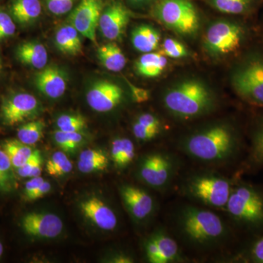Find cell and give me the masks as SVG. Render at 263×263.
Instances as JSON below:
<instances>
[{
	"label": "cell",
	"instance_id": "6da1fadb",
	"mask_svg": "<svg viewBox=\"0 0 263 263\" xmlns=\"http://www.w3.org/2000/svg\"><path fill=\"white\" fill-rule=\"evenodd\" d=\"M221 214L183 200L169 208L164 224L192 262H228L241 238Z\"/></svg>",
	"mask_w": 263,
	"mask_h": 263
},
{
	"label": "cell",
	"instance_id": "7a4b0ae2",
	"mask_svg": "<svg viewBox=\"0 0 263 263\" xmlns=\"http://www.w3.org/2000/svg\"><path fill=\"white\" fill-rule=\"evenodd\" d=\"M174 148L196 165L238 172L247 141L233 123L216 121L180 137Z\"/></svg>",
	"mask_w": 263,
	"mask_h": 263
},
{
	"label": "cell",
	"instance_id": "3957f363",
	"mask_svg": "<svg viewBox=\"0 0 263 263\" xmlns=\"http://www.w3.org/2000/svg\"><path fill=\"white\" fill-rule=\"evenodd\" d=\"M196 165L183 170L176 187L184 200L197 205L223 212L235 181L242 176L238 172Z\"/></svg>",
	"mask_w": 263,
	"mask_h": 263
},
{
	"label": "cell",
	"instance_id": "277c9868",
	"mask_svg": "<svg viewBox=\"0 0 263 263\" xmlns=\"http://www.w3.org/2000/svg\"><path fill=\"white\" fill-rule=\"evenodd\" d=\"M223 214L241 240L263 233V185L235 181Z\"/></svg>",
	"mask_w": 263,
	"mask_h": 263
},
{
	"label": "cell",
	"instance_id": "5b68a950",
	"mask_svg": "<svg viewBox=\"0 0 263 263\" xmlns=\"http://www.w3.org/2000/svg\"><path fill=\"white\" fill-rule=\"evenodd\" d=\"M162 105L175 119L191 121L212 113L217 105V100L206 85L187 80L167 90L162 98Z\"/></svg>",
	"mask_w": 263,
	"mask_h": 263
},
{
	"label": "cell",
	"instance_id": "8992f818",
	"mask_svg": "<svg viewBox=\"0 0 263 263\" xmlns=\"http://www.w3.org/2000/svg\"><path fill=\"white\" fill-rule=\"evenodd\" d=\"M184 158L174 148H160L143 156L138 176L147 186L166 194L176 183L183 170Z\"/></svg>",
	"mask_w": 263,
	"mask_h": 263
},
{
	"label": "cell",
	"instance_id": "52a82bcc",
	"mask_svg": "<svg viewBox=\"0 0 263 263\" xmlns=\"http://www.w3.org/2000/svg\"><path fill=\"white\" fill-rule=\"evenodd\" d=\"M231 81L240 99L252 106L263 108V57L247 60L235 71Z\"/></svg>",
	"mask_w": 263,
	"mask_h": 263
},
{
	"label": "cell",
	"instance_id": "ba28073f",
	"mask_svg": "<svg viewBox=\"0 0 263 263\" xmlns=\"http://www.w3.org/2000/svg\"><path fill=\"white\" fill-rule=\"evenodd\" d=\"M157 18L181 34H193L200 26V18L190 0H162L156 7Z\"/></svg>",
	"mask_w": 263,
	"mask_h": 263
},
{
	"label": "cell",
	"instance_id": "9c48e42d",
	"mask_svg": "<svg viewBox=\"0 0 263 263\" xmlns=\"http://www.w3.org/2000/svg\"><path fill=\"white\" fill-rule=\"evenodd\" d=\"M144 252L146 260L150 263L192 262L164 223L145 240Z\"/></svg>",
	"mask_w": 263,
	"mask_h": 263
},
{
	"label": "cell",
	"instance_id": "30bf717a",
	"mask_svg": "<svg viewBox=\"0 0 263 263\" xmlns=\"http://www.w3.org/2000/svg\"><path fill=\"white\" fill-rule=\"evenodd\" d=\"M245 39V30L240 24L218 22L208 29L205 37V48L215 56L235 53L241 48Z\"/></svg>",
	"mask_w": 263,
	"mask_h": 263
},
{
	"label": "cell",
	"instance_id": "8fae6325",
	"mask_svg": "<svg viewBox=\"0 0 263 263\" xmlns=\"http://www.w3.org/2000/svg\"><path fill=\"white\" fill-rule=\"evenodd\" d=\"M101 0H81L70 15L71 25L81 35L97 43L96 31L102 14Z\"/></svg>",
	"mask_w": 263,
	"mask_h": 263
},
{
	"label": "cell",
	"instance_id": "7c38bea8",
	"mask_svg": "<svg viewBox=\"0 0 263 263\" xmlns=\"http://www.w3.org/2000/svg\"><path fill=\"white\" fill-rule=\"evenodd\" d=\"M123 202L132 217L143 221L152 217L157 209L155 197L143 189L126 184L120 188Z\"/></svg>",
	"mask_w": 263,
	"mask_h": 263
},
{
	"label": "cell",
	"instance_id": "4fadbf2b",
	"mask_svg": "<svg viewBox=\"0 0 263 263\" xmlns=\"http://www.w3.org/2000/svg\"><path fill=\"white\" fill-rule=\"evenodd\" d=\"M38 110L39 103L35 97L29 93H18L3 103L2 117L6 125L13 126L34 117Z\"/></svg>",
	"mask_w": 263,
	"mask_h": 263
},
{
	"label": "cell",
	"instance_id": "5bb4252c",
	"mask_svg": "<svg viewBox=\"0 0 263 263\" xmlns=\"http://www.w3.org/2000/svg\"><path fill=\"white\" fill-rule=\"evenodd\" d=\"M124 98V91L119 85L103 80L95 83L87 94L86 101L95 111L105 113L117 108Z\"/></svg>",
	"mask_w": 263,
	"mask_h": 263
},
{
	"label": "cell",
	"instance_id": "9a60e30c",
	"mask_svg": "<svg viewBox=\"0 0 263 263\" xmlns=\"http://www.w3.org/2000/svg\"><path fill=\"white\" fill-rule=\"evenodd\" d=\"M248 138L245 157L238 171L241 176L263 170V116L254 123Z\"/></svg>",
	"mask_w": 263,
	"mask_h": 263
},
{
	"label": "cell",
	"instance_id": "2e32d148",
	"mask_svg": "<svg viewBox=\"0 0 263 263\" xmlns=\"http://www.w3.org/2000/svg\"><path fill=\"white\" fill-rule=\"evenodd\" d=\"M24 231L32 236L53 238L62 233L63 223L59 216L50 213H29L22 219Z\"/></svg>",
	"mask_w": 263,
	"mask_h": 263
},
{
	"label": "cell",
	"instance_id": "e0dca14e",
	"mask_svg": "<svg viewBox=\"0 0 263 263\" xmlns=\"http://www.w3.org/2000/svg\"><path fill=\"white\" fill-rule=\"evenodd\" d=\"M129 21L128 10L122 5L114 3L102 12L98 27L104 37L117 41L122 37Z\"/></svg>",
	"mask_w": 263,
	"mask_h": 263
},
{
	"label": "cell",
	"instance_id": "ac0fdd59",
	"mask_svg": "<svg viewBox=\"0 0 263 263\" xmlns=\"http://www.w3.org/2000/svg\"><path fill=\"white\" fill-rule=\"evenodd\" d=\"M81 209L85 217L100 229L105 231H114L117 229V214L98 197H90L81 202Z\"/></svg>",
	"mask_w": 263,
	"mask_h": 263
},
{
	"label": "cell",
	"instance_id": "d6986e66",
	"mask_svg": "<svg viewBox=\"0 0 263 263\" xmlns=\"http://www.w3.org/2000/svg\"><path fill=\"white\" fill-rule=\"evenodd\" d=\"M35 85L45 96L57 99L65 94L67 89V79L63 72L57 67H44L36 76Z\"/></svg>",
	"mask_w": 263,
	"mask_h": 263
},
{
	"label": "cell",
	"instance_id": "ffe728a7",
	"mask_svg": "<svg viewBox=\"0 0 263 263\" xmlns=\"http://www.w3.org/2000/svg\"><path fill=\"white\" fill-rule=\"evenodd\" d=\"M228 262L263 263V233L241 240Z\"/></svg>",
	"mask_w": 263,
	"mask_h": 263
},
{
	"label": "cell",
	"instance_id": "44dd1931",
	"mask_svg": "<svg viewBox=\"0 0 263 263\" xmlns=\"http://www.w3.org/2000/svg\"><path fill=\"white\" fill-rule=\"evenodd\" d=\"M16 56L19 61L33 68L43 69L48 62V52L41 43L28 42L18 46Z\"/></svg>",
	"mask_w": 263,
	"mask_h": 263
},
{
	"label": "cell",
	"instance_id": "7402d4cb",
	"mask_svg": "<svg viewBox=\"0 0 263 263\" xmlns=\"http://www.w3.org/2000/svg\"><path fill=\"white\" fill-rule=\"evenodd\" d=\"M167 65V57L163 51H152L145 53L138 59L136 69L144 77L156 78L162 73Z\"/></svg>",
	"mask_w": 263,
	"mask_h": 263
},
{
	"label": "cell",
	"instance_id": "603a6c76",
	"mask_svg": "<svg viewBox=\"0 0 263 263\" xmlns=\"http://www.w3.org/2000/svg\"><path fill=\"white\" fill-rule=\"evenodd\" d=\"M80 34L72 25L64 26L55 34V44L62 53L76 56L82 51Z\"/></svg>",
	"mask_w": 263,
	"mask_h": 263
},
{
	"label": "cell",
	"instance_id": "cb8c5ba5",
	"mask_svg": "<svg viewBox=\"0 0 263 263\" xmlns=\"http://www.w3.org/2000/svg\"><path fill=\"white\" fill-rule=\"evenodd\" d=\"M132 43L137 51L142 53L155 51L160 42V34L153 27L142 25L132 32Z\"/></svg>",
	"mask_w": 263,
	"mask_h": 263
},
{
	"label": "cell",
	"instance_id": "d4e9b609",
	"mask_svg": "<svg viewBox=\"0 0 263 263\" xmlns=\"http://www.w3.org/2000/svg\"><path fill=\"white\" fill-rule=\"evenodd\" d=\"M134 143L127 138H118L111 143V159L118 168H125L136 158Z\"/></svg>",
	"mask_w": 263,
	"mask_h": 263
},
{
	"label": "cell",
	"instance_id": "484cf974",
	"mask_svg": "<svg viewBox=\"0 0 263 263\" xmlns=\"http://www.w3.org/2000/svg\"><path fill=\"white\" fill-rule=\"evenodd\" d=\"M98 57L102 65L112 72L122 70L127 62L122 49L113 43L100 46L98 50Z\"/></svg>",
	"mask_w": 263,
	"mask_h": 263
},
{
	"label": "cell",
	"instance_id": "4316f807",
	"mask_svg": "<svg viewBox=\"0 0 263 263\" xmlns=\"http://www.w3.org/2000/svg\"><path fill=\"white\" fill-rule=\"evenodd\" d=\"M10 10L19 23L29 24L41 15L42 6L40 0H13Z\"/></svg>",
	"mask_w": 263,
	"mask_h": 263
},
{
	"label": "cell",
	"instance_id": "83f0119b",
	"mask_svg": "<svg viewBox=\"0 0 263 263\" xmlns=\"http://www.w3.org/2000/svg\"><path fill=\"white\" fill-rule=\"evenodd\" d=\"M109 159L103 151L87 149L79 155L78 167L83 174H90L95 171H104L108 167Z\"/></svg>",
	"mask_w": 263,
	"mask_h": 263
},
{
	"label": "cell",
	"instance_id": "f1b7e54d",
	"mask_svg": "<svg viewBox=\"0 0 263 263\" xmlns=\"http://www.w3.org/2000/svg\"><path fill=\"white\" fill-rule=\"evenodd\" d=\"M3 146V151L9 157L12 165L16 169L26 163L33 152L32 148L28 145L15 140L5 141Z\"/></svg>",
	"mask_w": 263,
	"mask_h": 263
},
{
	"label": "cell",
	"instance_id": "f546056e",
	"mask_svg": "<svg viewBox=\"0 0 263 263\" xmlns=\"http://www.w3.org/2000/svg\"><path fill=\"white\" fill-rule=\"evenodd\" d=\"M257 0H212L213 5L221 13L231 15L248 13Z\"/></svg>",
	"mask_w": 263,
	"mask_h": 263
},
{
	"label": "cell",
	"instance_id": "4dcf8cb0",
	"mask_svg": "<svg viewBox=\"0 0 263 263\" xmlns=\"http://www.w3.org/2000/svg\"><path fill=\"white\" fill-rule=\"evenodd\" d=\"M45 126L46 124L43 120L33 121L24 124L18 128L17 133L18 141L28 146L35 144L42 139Z\"/></svg>",
	"mask_w": 263,
	"mask_h": 263
},
{
	"label": "cell",
	"instance_id": "1f68e13d",
	"mask_svg": "<svg viewBox=\"0 0 263 263\" xmlns=\"http://www.w3.org/2000/svg\"><path fill=\"white\" fill-rule=\"evenodd\" d=\"M72 162L62 152L53 153L46 164L48 174L54 177H60L69 174L72 170Z\"/></svg>",
	"mask_w": 263,
	"mask_h": 263
},
{
	"label": "cell",
	"instance_id": "d6a6232c",
	"mask_svg": "<svg viewBox=\"0 0 263 263\" xmlns=\"http://www.w3.org/2000/svg\"><path fill=\"white\" fill-rule=\"evenodd\" d=\"M84 137L80 132H55L54 140L57 144L65 152H71L77 148L82 143Z\"/></svg>",
	"mask_w": 263,
	"mask_h": 263
},
{
	"label": "cell",
	"instance_id": "836d02e7",
	"mask_svg": "<svg viewBox=\"0 0 263 263\" xmlns=\"http://www.w3.org/2000/svg\"><path fill=\"white\" fill-rule=\"evenodd\" d=\"M13 165L9 157L3 150H0V190H10L15 183Z\"/></svg>",
	"mask_w": 263,
	"mask_h": 263
},
{
	"label": "cell",
	"instance_id": "e575fe53",
	"mask_svg": "<svg viewBox=\"0 0 263 263\" xmlns=\"http://www.w3.org/2000/svg\"><path fill=\"white\" fill-rule=\"evenodd\" d=\"M42 157L40 151H33L32 155L28 160L23 166L18 168L17 173L21 177H38L42 174Z\"/></svg>",
	"mask_w": 263,
	"mask_h": 263
},
{
	"label": "cell",
	"instance_id": "d590c367",
	"mask_svg": "<svg viewBox=\"0 0 263 263\" xmlns=\"http://www.w3.org/2000/svg\"><path fill=\"white\" fill-rule=\"evenodd\" d=\"M57 126L64 132H81L86 127V121L81 115H62L57 119Z\"/></svg>",
	"mask_w": 263,
	"mask_h": 263
},
{
	"label": "cell",
	"instance_id": "8d00e7d4",
	"mask_svg": "<svg viewBox=\"0 0 263 263\" xmlns=\"http://www.w3.org/2000/svg\"><path fill=\"white\" fill-rule=\"evenodd\" d=\"M136 122L139 123L148 130L155 133L158 138L164 130L163 123L160 118L156 116L155 114H142L137 117Z\"/></svg>",
	"mask_w": 263,
	"mask_h": 263
},
{
	"label": "cell",
	"instance_id": "74e56055",
	"mask_svg": "<svg viewBox=\"0 0 263 263\" xmlns=\"http://www.w3.org/2000/svg\"><path fill=\"white\" fill-rule=\"evenodd\" d=\"M162 51L166 57L173 59H179L186 57L188 55L186 48L182 43H179L176 40L172 38H167L164 40L162 44Z\"/></svg>",
	"mask_w": 263,
	"mask_h": 263
},
{
	"label": "cell",
	"instance_id": "f35d334b",
	"mask_svg": "<svg viewBox=\"0 0 263 263\" xmlns=\"http://www.w3.org/2000/svg\"><path fill=\"white\" fill-rule=\"evenodd\" d=\"M45 2L51 13L62 15L72 9L76 0H45Z\"/></svg>",
	"mask_w": 263,
	"mask_h": 263
},
{
	"label": "cell",
	"instance_id": "ab89813d",
	"mask_svg": "<svg viewBox=\"0 0 263 263\" xmlns=\"http://www.w3.org/2000/svg\"><path fill=\"white\" fill-rule=\"evenodd\" d=\"M15 25L8 13L0 10V40L11 37L15 34Z\"/></svg>",
	"mask_w": 263,
	"mask_h": 263
},
{
	"label": "cell",
	"instance_id": "60d3db41",
	"mask_svg": "<svg viewBox=\"0 0 263 263\" xmlns=\"http://www.w3.org/2000/svg\"><path fill=\"white\" fill-rule=\"evenodd\" d=\"M133 133L138 141L148 143L158 138L155 133L147 129L136 121L133 124Z\"/></svg>",
	"mask_w": 263,
	"mask_h": 263
},
{
	"label": "cell",
	"instance_id": "b9f144b4",
	"mask_svg": "<svg viewBox=\"0 0 263 263\" xmlns=\"http://www.w3.org/2000/svg\"><path fill=\"white\" fill-rule=\"evenodd\" d=\"M127 84L130 88L132 98L135 103H143L149 100L150 92L148 90L135 86L128 81Z\"/></svg>",
	"mask_w": 263,
	"mask_h": 263
},
{
	"label": "cell",
	"instance_id": "7bdbcfd3",
	"mask_svg": "<svg viewBox=\"0 0 263 263\" xmlns=\"http://www.w3.org/2000/svg\"><path fill=\"white\" fill-rule=\"evenodd\" d=\"M45 180L41 176L38 177H33L27 181L25 184V195L26 197H28L34 193L41 185L44 182Z\"/></svg>",
	"mask_w": 263,
	"mask_h": 263
},
{
	"label": "cell",
	"instance_id": "ee69618b",
	"mask_svg": "<svg viewBox=\"0 0 263 263\" xmlns=\"http://www.w3.org/2000/svg\"><path fill=\"white\" fill-rule=\"evenodd\" d=\"M51 188V183L47 181H44V182L41 185V186L34 193H32L30 196L27 197V199L29 200H35L41 198V197L46 195V194L49 193Z\"/></svg>",
	"mask_w": 263,
	"mask_h": 263
},
{
	"label": "cell",
	"instance_id": "f6af8a7d",
	"mask_svg": "<svg viewBox=\"0 0 263 263\" xmlns=\"http://www.w3.org/2000/svg\"><path fill=\"white\" fill-rule=\"evenodd\" d=\"M3 251H4V247H3V243L0 242V257L3 256Z\"/></svg>",
	"mask_w": 263,
	"mask_h": 263
},
{
	"label": "cell",
	"instance_id": "bcb514c9",
	"mask_svg": "<svg viewBox=\"0 0 263 263\" xmlns=\"http://www.w3.org/2000/svg\"><path fill=\"white\" fill-rule=\"evenodd\" d=\"M135 1H137V2H143V1H147V0H135Z\"/></svg>",
	"mask_w": 263,
	"mask_h": 263
},
{
	"label": "cell",
	"instance_id": "7dc6e473",
	"mask_svg": "<svg viewBox=\"0 0 263 263\" xmlns=\"http://www.w3.org/2000/svg\"><path fill=\"white\" fill-rule=\"evenodd\" d=\"M2 70V63H1V61H0V71H1Z\"/></svg>",
	"mask_w": 263,
	"mask_h": 263
}]
</instances>
